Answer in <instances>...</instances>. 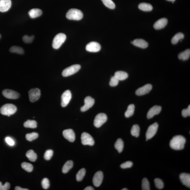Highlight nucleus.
<instances>
[{"mask_svg":"<svg viewBox=\"0 0 190 190\" xmlns=\"http://www.w3.org/2000/svg\"><path fill=\"white\" fill-rule=\"evenodd\" d=\"M10 51L11 53H16L20 54H23L24 53V49L23 48L19 46H13L10 49Z\"/></svg>","mask_w":190,"mask_h":190,"instance_id":"473e14b6","label":"nucleus"},{"mask_svg":"<svg viewBox=\"0 0 190 190\" xmlns=\"http://www.w3.org/2000/svg\"><path fill=\"white\" fill-rule=\"evenodd\" d=\"M168 21L166 18H162L157 21L153 25L155 29L159 30L164 28L168 23Z\"/></svg>","mask_w":190,"mask_h":190,"instance_id":"aec40b11","label":"nucleus"},{"mask_svg":"<svg viewBox=\"0 0 190 190\" xmlns=\"http://www.w3.org/2000/svg\"><path fill=\"white\" fill-rule=\"evenodd\" d=\"M101 47L100 45L97 42H92L86 45V51L90 52H97L101 50Z\"/></svg>","mask_w":190,"mask_h":190,"instance_id":"f8f14e48","label":"nucleus"},{"mask_svg":"<svg viewBox=\"0 0 190 190\" xmlns=\"http://www.w3.org/2000/svg\"><path fill=\"white\" fill-rule=\"evenodd\" d=\"M5 141L8 145L10 146H13L14 145L15 142L11 138L7 137L5 139Z\"/></svg>","mask_w":190,"mask_h":190,"instance_id":"de8ad7c7","label":"nucleus"},{"mask_svg":"<svg viewBox=\"0 0 190 190\" xmlns=\"http://www.w3.org/2000/svg\"><path fill=\"white\" fill-rule=\"evenodd\" d=\"M10 188V184L9 182H6L4 185H3L0 182V190H8Z\"/></svg>","mask_w":190,"mask_h":190,"instance_id":"49530a36","label":"nucleus"},{"mask_svg":"<svg viewBox=\"0 0 190 190\" xmlns=\"http://www.w3.org/2000/svg\"><path fill=\"white\" fill-rule=\"evenodd\" d=\"M135 106L133 104H130L128 106L127 110L125 113V116L126 118H129L130 117L133 116L135 112Z\"/></svg>","mask_w":190,"mask_h":190,"instance_id":"bb28decb","label":"nucleus"},{"mask_svg":"<svg viewBox=\"0 0 190 190\" xmlns=\"http://www.w3.org/2000/svg\"><path fill=\"white\" fill-rule=\"evenodd\" d=\"M53 155V151L51 150H48L46 151L44 155V158L45 160L48 161L50 160Z\"/></svg>","mask_w":190,"mask_h":190,"instance_id":"ea45409f","label":"nucleus"},{"mask_svg":"<svg viewBox=\"0 0 190 190\" xmlns=\"http://www.w3.org/2000/svg\"><path fill=\"white\" fill-rule=\"evenodd\" d=\"M63 135L65 139L71 142H73L76 139V135L73 130L71 129L65 130L63 132Z\"/></svg>","mask_w":190,"mask_h":190,"instance_id":"dca6fc26","label":"nucleus"},{"mask_svg":"<svg viewBox=\"0 0 190 190\" xmlns=\"http://www.w3.org/2000/svg\"><path fill=\"white\" fill-rule=\"evenodd\" d=\"M4 96L7 99H16L18 98L20 95L17 92L13 90L9 89H5L2 92Z\"/></svg>","mask_w":190,"mask_h":190,"instance_id":"9d476101","label":"nucleus"},{"mask_svg":"<svg viewBox=\"0 0 190 190\" xmlns=\"http://www.w3.org/2000/svg\"><path fill=\"white\" fill-rule=\"evenodd\" d=\"M17 107L11 103H7L3 106L0 109V112L2 114L9 117L16 112Z\"/></svg>","mask_w":190,"mask_h":190,"instance_id":"f03ea898","label":"nucleus"},{"mask_svg":"<svg viewBox=\"0 0 190 190\" xmlns=\"http://www.w3.org/2000/svg\"><path fill=\"white\" fill-rule=\"evenodd\" d=\"M84 104L81 108L82 112H85L93 106L95 103V100L90 97H86L84 100Z\"/></svg>","mask_w":190,"mask_h":190,"instance_id":"4468645a","label":"nucleus"},{"mask_svg":"<svg viewBox=\"0 0 190 190\" xmlns=\"http://www.w3.org/2000/svg\"><path fill=\"white\" fill-rule=\"evenodd\" d=\"M162 107L159 106H155L150 109L148 112L147 117L148 119L153 118L155 115L158 114L161 112Z\"/></svg>","mask_w":190,"mask_h":190,"instance_id":"f3484780","label":"nucleus"},{"mask_svg":"<svg viewBox=\"0 0 190 190\" xmlns=\"http://www.w3.org/2000/svg\"><path fill=\"white\" fill-rule=\"evenodd\" d=\"M11 0H0V11L5 12L8 11L11 6Z\"/></svg>","mask_w":190,"mask_h":190,"instance_id":"a211bd4d","label":"nucleus"},{"mask_svg":"<svg viewBox=\"0 0 190 190\" xmlns=\"http://www.w3.org/2000/svg\"><path fill=\"white\" fill-rule=\"evenodd\" d=\"M142 190H150L149 182L147 178H144L142 181Z\"/></svg>","mask_w":190,"mask_h":190,"instance_id":"4c0bfd02","label":"nucleus"},{"mask_svg":"<svg viewBox=\"0 0 190 190\" xmlns=\"http://www.w3.org/2000/svg\"><path fill=\"white\" fill-rule=\"evenodd\" d=\"M34 38V36L32 35L29 36L28 35H24L23 37V40L25 43H30L33 41Z\"/></svg>","mask_w":190,"mask_h":190,"instance_id":"a19ab883","label":"nucleus"},{"mask_svg":"<svg viewBox=\"0 0 190 190\" xmlns=\"http://www.w3.org/2000/svg\"><path fill=\"white\" fill-rule=\"evenodd\" d=\"M140 128L138 125H134L131 128V133L132 136L136 137H139L140 133Z\"/></svg>","mask_w":190,"mask_h":190,"instance_id":"c756f323","label":"nucleus"},{"mask_svg":"<svg viewBox=\"0 0 190 190\" xmlns=\"http://www.w3.org/2000/svg\"><path fill=\"white\" fill-rule=\"evenodd\" d=\"M94 189L91 186H88L87 187H86L84 190H94Z\"/></svg>","mask_w":190,"mask_h":190,"instance_id":"8fccbe9b","label":"nucleus"},{"mask_svg":"<svg viewBox=\"0 0 190 190\" xmlns=\"http://www.w3.org/2000/svg\"><path fill=\"white\" fill-rule=\"evenodd\" d=\"M28 13L30 18H34L41 16L42 15V11L40 9H33L31 10Z\"/></svg>","mask_w":190,"mask_h":190,"instance_id":"4be33fe9","label":"nucleus"},{"mask_svg":"<svg viewBox=\"0 0 190 190\" xmlns=\"http://www.w3.org/2000/svg\"><path fill=\"white\" fill-rule=\"evenodd\" d=\"M26 156L30 161L34 162L37 158V155L33 150H30L27 152Z\"/></svg>","mask_w":190,"mask_h":190,"instance_id":"c85d7f7f","label":"nucleus"},{"mask_svg":"<svg viewBox=\"0 0 190 190\" xmlns=\"http://www.w3.org/2000/svg\"><path fill=\"white\" fill-rule=\"evenodd\" d=\"M42 186L44 189H48L50 186L49 180L46 178H44L42 181Z\"/></svg>","mask_w":190,"mask_h":190,"instance_id":"79ce46f5","label":"nucleus"},{"mask_svg":"<svg viewBox=\"0 0 190 190\" xmlns=\"http://www.w3.org/2000/svg\"><path fill=\"white\" fill-rule=\"evenodd\" d=\"M15 190H28V189H23V188H21L19 186H17L15 188Z\"/></svg>","mask_w":190,"mask_h":190,"instance_id":"09e8293b","label":"nucleus"},{"mask_svg":"<svg viewBox=\"0 0 190 190\" xmlns=\"http://www.w3.org/2000/svg\"><path fill=\"white\" fill-rule=\"evenodd\" d=\"M41 91L40 89L36 88L31 89L29 92L30 101L32 103L38 100L41 96Z\"/></svg>","mask_w":190,"mask_h":190,"instance_id":"1a4fd4ad","label":"nucleus"},{"mask_svg":"<svg viewBox=\"0 0 190 190\" xmlns=\"http://www.w3.org/2000/svg\"><path fill=\"white\" fill-rule=\"evenodd\" d=\"M1 34H0V38H1Z\"/></svg>","mask_w":190,"mask_h":190,"instance_id":"864d4df0","label":"nucleus"},{"mask_svg":"<svg viewBox=\"0 0 190 190\" xmlns=\"http://www.w3.org/2000/svg\"><path fill=\"white\" fill-rule=\"evenodd\" d=\"M182 116L184 117H187L188 116H190V106H188V108L186 109H184L182 111Z\"/></svg>","mask_w":190,"mask_h":190,"instance_id":"c03bdc74","label":"nucleus"},{"mask_svg":"<svg viewBox=\"0 0 190 190\" xmlns=\"http://www.w3.org/2000/svg\"><path fill=\"white\" fill-rule=\"evenodd\" d=\"M86 170L85 169L82 168L78 171L76 174V179L78 182L81 181L85 176Z\"/></svg>","mask_w":190,"mask_h":190,"instance_id":"72a5a7b5","label":"nucleus"},{"mask_svg":"<svg viewBox=\"0 0 190 190\" xmlns=\"http://www.w3.org/2000/svg\"><path fill=\"white\" fill-rule=\"evenodd\" d=\"M81 66L79 65H74L68 67L63 71L62 75L67 77L76 73L80 70Z\"/></svg>","mask_w":190,"mask_h":190,"instance_id":"39448f33","label":"nucleus"},{"mask_svg":"<svg viewBox=\"0 0 190 190\" xmlns=\"http://www.w3.org/2000/svg\"><path fill=\"white\" fill-rule=\"evenodd\" d=\"M21 167L23 169L28 172H31L33 170V166L29 163L23 162L21 164Z\"/></svg>","mask_w":190,"mask_h":190,"instance_id":"f704fd0d","label":"nucleus"},{"mask_svg":"<svg viewBox=\"0 0 190 190\" xmlns=\"http://www.w3.org/2000/svg\"><path fill=\"white\" fill-rule=\"evenodd\" d=\"M155 186L157 189H162L164 187V183L160 178H156L154 180Z\"/></svg>","mask_w":190,"mask_h":190,"instance_id":"58836bf2","label":"nucleus"},{"mask_svg":"<svg viewBox=\"0 0 190 190\" xmlns=\"http://www.w3.org/2000/svg\"><path fill=\"white\" fill-rule=\"evenodd\" d=\"M38 137V135L36 132H32V133L27 134L26 135V139L27 140L29 141H32L37 139Z\"/></svg>","mask_w":190,"mask_h":190,"instance_id":"e433bc0d","label":"nucleus"},{"mask_svg":"<svg viewBox=\"0 0 190 190\" xmlns=\"http://www.w3.org/2000/svg\"><path fill=\"white\" fill-rule=\"evenodd\" d=\"M72 98V94L70 90H67L63 93L61 96V105L62 107H65L68 104Z\"/></svg>","mask_w":190,"mask_h":190,"instance_id":"9b49d317","label":"nucleus"},{"mask_svg":"<svg viewBox=\"0 0 190 190\" xmlns=\"http://www.w3.org/2000/svg\"><path fill=\"white\" fill-rule=\"evenodd\" d=\"M81 143L84 145L93 146L95 144V141L93 138L89 134L84 132L81 136Z\"/></svg>","mask_w":190,"mask_h":190,"instance_id":"6e6552de","label":"nucleus"},{"mask_svg":"<svg viewBox=\"0 0 190 190\" xmlns=\"http://www.w3.org/2000/svg\"><path fill=\"white\" fill-rule=\"evenodd\" d=\"M186 142L185 138L183 136H175L170 141V147L175 150H181L184 149Z\"/></svg>","mask_w":190,"mask_h":190,"instance_id":"f257e3e1","label":"nucleus"},{"mask_svg":"<svg viewBox=\"0 0 190 190\" xmlns=\"http://www.w3.org/2000/svg\"><path fill=\"white\" fill-rule=\"evenodd\" d=\"M128 189H126V188H125V189H122V190H128Z\"/></svg>","mask_w":190,"mask_h":190,"instance_id":"603ef678","label":"nucleus"},{"mask_svg":"<svg viewBox=\"0 0 190 190\" xmlns=\"http://www.w3.org/2000/svg\"><path fill=\"white\" fill-rule=\"evenodd\" d=\"M190 56V50L188 49L180 53L178 55V58L181 60L186 61L189 59Z\"/></svg>","mask_w":190,"mask_h":190,"instance_id":"b1692460","label":"nucleus"},{"mask_svg":"<svg viewBox=\"0 0 190 190\" xmlns=\"http://www.w3.org/2000/svg\"><path fill=\"white\" fill-rule=\"evenodd\" d=\"M184 38V35L183 34L181 33V32H179V33L176 34L172 38V44H174V45L177 44L179 40L183 39Z\"/></svg>","mask_w":190,"mask_h":190,"instance_id":"7c9ffc66","label":"nucleus"},{"mask_svg":"<svg viewBox=\"0 0 190 190\" xmlns=\"http://www.w3.org/2000/svg\"><path fill=\"white\" fill-rule=\"evenodd\" d=\"M114 76L118 78L119 81L124 80L128 77V74L127 73L120 71L115 73Z\"/></svg>","mask_w":190,"mask_h":190,"instance_id":"5701e85b","label":"nucleus"},{"mask_svg":"<svg viewBox=\"0 0 190 190\" xmlns=\"http://www.w3.org/2000/svg\"><path fill=\"white\" fill-rule=\"evenodd\" d=\"M132 44L136 47L145 49L148 46V43L145 40L142 39H137L133 41Z\"/></svg>","mask_w":190,"mask_h":190,"instance_id":"412c9836","label":"nucleus"},{"mask_svg":"<svg viewBox=\"0 0 190 190\" xmlns=\"http://www.w3.org/2000/svg\"><path fill=\"white\" fill-rule=\"evenodd\" d=\"M139 8L141 10L150 11L152 10L153 7L150 4L143 3L140 4L139 6Z\"/></svg>","mask_w":190,"mask_h":190,"instance_id":"cd10ccee","label":"nucleus"},{"mask_svg":"<svg viewBox=\"0 0 190 190\" xmlns=\"http://www.w3.org/2000/svg\"><path fill=\"white\" fill-rule=\"evenodd\" d=\"M73 166V163L72 161H68L65 163L63 166L62 169V172L63 173L66 174L70 171L71 169Z\"/></svg>","mask_w":190,"mask_h":190,"instance_id":"a878e982","label":"nucleus"},{"mask_svg":"<svg viewBox=\"0 0 190 190\" xmlns=\"http://www.w3.org/2000/svg\"><path fill=\"white\" fill-rule=\"evenodd\" d=\"M24 126L25 128H34L37 127V123L35 121L29 120L24 123Z\"/></svg>","mask_w":190,"mask_h":190,"instance_id":"2f4dec72","label":"nucleus"},{"mask_svg":"<svg viewBox=\"0 0 190 190\" xmlns=\"http://www.w3.org/2000/svg\"><path fill=\"white\" fill-rule=\"evenodd\" d=\"M124 142L123 140L120 139H119L114 144L115 148L118 151V153H121L124 149Z\"/></svg>","mask_w":190,"mask_h":190,"instance_id":"393cba45","label":"nucleus"},{"mask_svg":"<svg viewBox=\"0 0 190 190\" xmlns=\"http://www.w3.org/2000/svg\"><path fill=\"white\" fill-rule=\"evenodd\" d=\"M66 36L63 33H59L56 35L54 38L52 46L54 48L57 49L59 48L66 41Z\"/></svg>","mask_w":190,"mask_h":190,"instance_id":"20e7f679","label":"nucleus"},{"mask_svg":"<svg viewBox=\"0 0 190 190\" xmlns=\"http://www.w3.org/2000/svg\"><path fill=\"white\" fill-rule=\"evenodd\" d=\"M66 17L69 20L78 21L83 18V14L79 10L72 9L67 12Z\"/></svg>","mask_w":190,"mask_h":190,"instance_id":"7ed1b4c3","label":"nucleus"},{"mask_svg":"<svg viewBox=\"0 0 190 190\" xmlns=\"http://www.w3.org/2000/svg\"><path fill=\"white\" fill-rule=\"evenodd\" d=\"M101 1L105 6L109 9H114L116 7L114 3L112 0H101Z\"/></svg>","mask_w":190,"mask_h":190,"instance_id":"c9c22d12","label":"nucleus"},{"mask_svg":"<svg viewBox=\"0 0 190 190\" xmlns=\"http://www.w3.org/2000/svg\"><path fill=\"white\" fill-rule=\"evenodd\" d=\"M119 80L115 76H113L111 78L110 85L112 87H115L118 85L119 83Z\"/></svg>","mask_w":190,"mask_h":190,"instance_id":"37998d69","label":"nucleus"},{"mask_svg":"<svg viewBox=\"0 0 190 190\" xmlns=\"http://www.w3.org/2000/svg\"><path fill=\"white\" fill-rule=\"evenodd\" d=\"M158 124L157 123H154L149 127L146 133V141L151 139L156 135L158 130Z\"/></svg>","mask_w":190,"mask_h":190,"instance_id":"0eeeda50","label":"nucleus"},{"mask_svg":"<svg viewBox=\"0 0 190 190\" xmlns=\"http://www.w3.org/2000/svg\"><path fill=\"white\" fill-rule=\"evenodd\" d=\"M107 119L106 115L103 113H100L98 114L94 120V126L97 128L101 127L107 121Z\"/></svg>","mask_w":190,"mask_h":190,"instance_id":"423d86ee","label":"nucleus"},{"mask_svg":"<svg viewBox=\"0 0 190 190\" xmlns=\"http://www.w3.org/2000/svg\"><path fill=\"white\" fill-rule=\"evenodd\" d=\"M133 166V163L131 161H127L123 163L120 165V167L122 169H126L131 167Z\"/></svg>","mask_w":190,"mask_h":190,"instance_id":"a18cd8bd","label":"nucleus"},{"mask_svg":"<svg viewBox=\"0 0 190 190\" xmlns=\"http://www.w3.org/2000/svg\"><path fill=\"white\" fill-rule=\"evenodd\" d=\"M180 180L184 185L188 188L190 187V175L185 173H182L180 175Z\"/></svg>","mask_w":190,"mask_h":190,"instance_id":"6ab92c4d","label":"nucleus"},{"mask_svg":"<svg viewBox=\"0 0 190 190\" xmlns=\"http://www.w3.org/2000/svg\"><path fill=\"white\" fill-rule=\"evenodd\" d=\"M167 1H170L174 2L175 1V0H167Z\"/></svg>","mask_w":190,"mask_h":190,"instance_id":"3c124183","label":"nucleus"},{"mask_svg":"<svg viewBox=\"0 0 190 190\" xmlns=\"http://www.w3.org/2000/svg\"><path fill=\"white\" fill-rule=\"evenodd\" d=\"M103 172L101 171L97 172L93 178V183L94 186L98 187L101 185L103 179Z\"/></svg>","mask_w":190,"mask_h":190,"instance_id":"2eb2a0df","label":"nucleus"},{"mask_svg":"<svg viewBox=\"0 0 190 190\" xmlns=\"http://www.w3.org/2000/svg\"><path fill=\"white\" fill-rule=\"evenodd\" d=\"M153 88L152 85L150 84H147L136 90V94L138 96H142L148 93Z\"/></svg>","mask_w":190,"mask_h":190,"instance_id":"ddd939ff","label":"nucleus"}]
</instances>
